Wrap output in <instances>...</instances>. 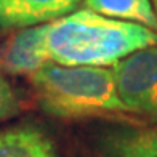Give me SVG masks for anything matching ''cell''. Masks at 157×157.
I'll return each instance as SVG.
<instances>
[{
  "instance_id": "cell-1",
  "label": "cell",
  "mask_w": 157,
  "mask_h": 157,
  "mask_svg": "<svg viewBox=\"0 0 157 157\" xmlns=\"http://www.w3.org/2000/svg\"><path fill=\"white\" fill-rule=\"evenodd\" d=\"M155 45V31L88 8L69 13L48 27L50 56L61 66H116L128 55Z\"/></svg>"
},
{
  "instance_id": "cell-2",
  "label": "cell",
  "mask_w": 157,
  "mask_h": 157,
  "mask_svg": "<svg viewBox=\"0 0 157 157\" xmlns=\"http://www.w3.org/2000/svg\"><path fill=\"white\" fill-rule=\"evenodd\" d=\"M29 82L42 111L58 119L127 112L108 67L61 66L50 61L29 75Z\"/></svg>"
},
{
  "instance_id": "cell-3",
  "label": "cell",
  "mask_w": 157,
  "mask_h": 157,
  "mask_svg": "<svg viewBox=\"0 0 157 157\" xmlns=\"http://www.w3.org/2000/svg\"><path fill=\"white\" fill-rule=\"evenodd\" d=\"M111 71L127 112L157 120V48L138 50L112 66Z\"/></svg>"
},
{
  "instance_id": "cell-4",
  "label": "cell",
  "mask_w": 157,
  "mask_h": 157,
  "mask_svg": "<svg viewBox=\"0 0 157 157\" xmlns=\"http://www.w3.org/2000/svg\"><path fill=\"white\" fill-rule=\"evenodd\" d=\"M50 24L19 29L0 45V74L32 75L52 61L48 48Z\"/></svg>"
},
{
  "instance_id": "cell-5",
  "label": "cell",
  "mask_w": 157,
  "mask_h": 157,
  "mask_svg": "<svg viewBox=\"0 0 157 157\" xmlns=\"http://www.w3.org/2000/svg\"><path fill=\"white\" fill-rule=\"evenodd\" d=\"M82 0H0V27L26 29L50 24L75 11Z\"/></svg>"
},
{
  "instance_id": "cell-6",
  "label": "cell",
  "mask_w": 157,
  "mask_h": 157,
  "mask_svg": "<svg viewBox=\"0 0 157 157\" xmlns=\"http://www.w3.org/2000/svg\"><path fill=\"white\" fill-rule=\"evenodd\" d=\"M0 157H58L52 140L35 127L0 130Z\"/></svg>"
},
{
  "instance_id": "cell-7",
  "label": "cell",
  "mask_w": 157,
  "mask_h": 157,
  "mask_svg": "<svg viewBox=\"0 0 157 157\" xmlns=\"http://www.w3.org/2000/svg\"><path fill=\"white\" fill-rule=\"evenodd\" d=\"M83 3L103 16L141 24L157 32V15L151 0H83Z\"/></svg>"
},
{
  "instance_id": "cell-8",
  "label": "cell",
  "mask_w": 157,
  "mask_h": 157,
  "mask_svg": "<svg viewBox=\"0 0 157 157\" xmlns=\"http://www.w3.org/2000/svg\"><path fill=\"white\" fill-rule=\"evenodd\" d=\"M108 157H157V132L132 130L114 133L104 146Z\"/></svg>"
},
{
  "instance_id": "cell-9",
  "label": "cell",
  "mask_w": 157,
  "mask_h": 157,
  "mask_svg": "<svg viewBox=\"0 0 157 157\" xmlns=\"http://www.w3.org/2000/svg\"><path fill=\"white\" fill-rule=\"evenodd\" d=\"M21 109V101L13 85L0 74V122L16 116Z\"/></svg>"
},
{
  "instance_id": "cell-10",
  "label": "cell",
  "mask_w": 157,
  "mask_h": 157,
  "mask_svg": "<svg viewBox=\"0 0 157 157\" xmlns=\"http://www.w3.org/2000/svg\"><path fill=\"white\" fill-rule=\"evenodd\" d=\"M152 2V6H154V11H155V15H157V0H151Z\"/></svg>"
}]
</instances>
